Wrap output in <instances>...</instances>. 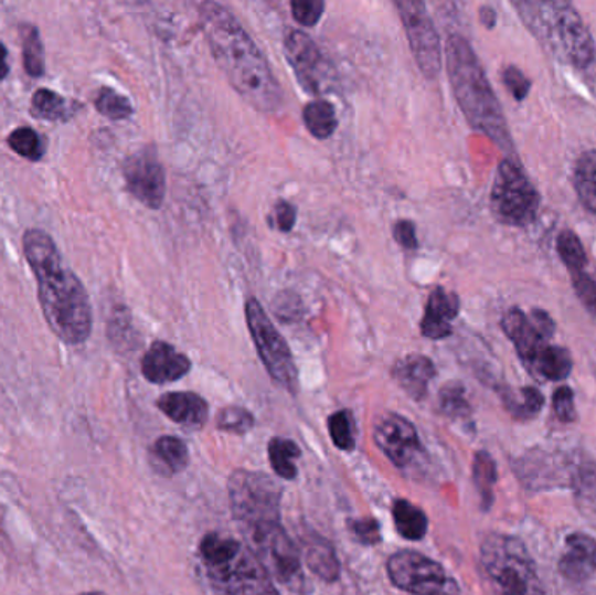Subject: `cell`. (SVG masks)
<instances>
[{"label":"cell","mask_w":596,"mask_h":595,"mask_svg":"<svg viewBox=\"0 0 596 595\" xmlns=\"http://www.w3.org/2000/svg\"><path fill=\"white\" fill-rule=\"evenodd\" d=\"M198 9L207 46L232 88L260 113H278L283 89L257 42L225 6L201 2Z\"/></svg>","instance_id":"1"},{"label":"cell","mask_w":596,"mask_h":595,"mask_svg":"<svg viewBox=\"0 0 596 595\" xmlns=\"http://www.w3.org/2000/svg\"><path fill=\"white\" fill-rule=\"evenodd\" d=\"M23 251L38 279L39 302L50 329L65 344H83L92 336L93 311L81 279L63 264L58 246L46 231H26Z\"/></svg>","instance_id":"2"},{"label":"cell","mask_w":596,"mask_h":595,"mask_svg":"<svg viewBox=\"0 0 596 595\" xmlns=\"http://www.w3.org/2000/svg\"><path fill=\"white\" fill-rule=\"evenodd\" d=\"M447 71L451 92L472 129L489 137L505 158L517 161V149L501 104L490 86L477 53L462 35H448Z\"/></svg>","instance_id":"3"},{"label":"cell","mask_w":596,"mask_h":595,"mask_svg":"<svg viewBox=\"0 0 596 595\" xmlns=\"http://www.w3.org/2000/svg\"><path fill=\"white\" fill-rule=\"evenodd\" d=\"M526 29L558 62L586 71L596 60L595 41L574 6L563 0H517Z\"/></svg>","instance_id":"4"},{"label":"cell","mask_w":596,"mask_h":595,"mask_svg":"<svg viewBox=\"0 0 596 595\" xmlns=\"http://www.w3.org/2000/svg\"><path fill=\"white\" fill-rule=\"evenodd\" d=\"M199 555L215 591L225 595H278L269 571L248 546L234 538L210 533Z\"/></svg>","instance_id":"5"},{"label":"cell","mask_w":596,"mask_h":595,"mask_svg":"<svg viewBox=\"0 0 596 595\" xmlns=\"http://www.w3.org/2000/svg\"><path fill=\"white\" fill-rule=\"evenodd\" d=\"M281 487L260 471L237 470L228 479L232 517L249 549L278 531L281 525Z\"/></svg>","instance_id":"6"},{"label":"cell","mask_w":596,"mask_h":595,"mask_svg":"<svg viewBox=\"0 0 596 595\" xmlns=\"http://www.w3.org/2000/svg\"><path fill=\"white\" fill-rule=\"evenodd\" d=\"M480 557L501 595H544L534 561L522 540L489 534L481 543Z\"/></svg>","instance_id":"7"},{"label":"cell","mask_w":596,"mask_h":595,"mask_svg":"<svg viewBox=\"0 0 596 595\" xmlns=\"http://www.w3.org/2000/svg\"><path fill=\"white\" fill-rule=\"evenodd\" d=\"M539 206L541 196L522 167L514 159H502L490 192V210L497 221L511 227H525L535 221Z\"/></svg>","instance_id":"8"},{"label":"cell","mask_w":596,"mask_h":595,"mask_svg":"<svg viewBox=\"0 0 596 595\" xmlns=\"http://www.w3.org/2000/svg\"><path fill=\"white\" fill-rule=\"evenodd\" d=\"M245 312L246 323H248V330L252 333L255 348H257L258 357H260L270 378L279 386L285 387L286 392L297 395L298 372L290 346L283 339L276 325L270 321L267 312L255 297H249L246 300Z\"/></svg>","instance_id":"9"},{"label":"cell","mask_w":596,"mask_h":595,"mask_svg":"<svg viewBox=\"0 0 596 595\" xmlns=\"http://www.w3.org/2000/svg\"><path fill=\"white\" fill-rule=\"evenodd\" d=\"M387 575L394 587L412 595H459V585L445 567L414 550L391 555Z\"/></svg>","instance_id":"10"},{"label":"cell","mask_w":596,"mask_h":595,"mask_svg":"<svg viewBox=\"0 0 596 595\" xmlns=\"http://www.w3.org/2000/svg\"><path fill=\"white\" fill-rule=\"evenodd\" d=\"M285 53L297 75L298 83L307 93L324 95L337 88L339 77H337L336 68L306 32L295 29L286 30Z\"/></svg>","instance_id":"11"},{"label":"cell","mask_w":596,"mask_h":595,"mask_svg":"<svg viewBox=\"0 0 596 595\" xmlns=\"http://www.w3.org/2000/svg\"><path fill=\"white\" fill-rule=\"evenodd\" d=\"M394 6L402 18L418 68L424 77L435 79L441 71V46H439V35L427 13L426 6L418 0H397Z\"/></svg>","instance_id":"12"},{"label":"cell","mask_w":596,"mask_h":595,"mask_svg":"<svg viewBox=\"0 0 596 595\" xmlns=\"http://www.w3.org/2000/svg\"><path fill=\"white\" fill-rule=\"evenodd\" d=\"M373 438L385 458L400 470L411 468L424 453L417 429L400 414L385 413L379 416L373 428Z\"/></svg>","instance_id":"13"},{"label":"cell","mask_w":596,"mask_h":595,"mask_svg":"<svg viewBox=\"0 0 596 595\" xmlns=\"http://www.w3.org/2000/svg\"><path fill=\"white\" fill-rule=\"evenodd\" d=\"M123 173L131 196L137 198L149 209H161L166 196V176L156 150L143 149L137 155L129 156L123 167Z\"/></svg>","instance_id":"14"},{"label":"cell","mask_w":596,"mask_h":595,"mask_svg":"<svg viewBox=\"0 0 596 595\" xmlns=\"http://www.w3.org/2000/svg\"><path fill=\"white\" fill-rule=\"evenodd\" d=\"M252 550L260 559L265 570L269 571L270 578L279 580L291 588H298L304 582L300 552L285 529L274 531Z\"/></svg>","instance_id":"15"},{"label":"cell","mask_w":596,"mask_h":595,"mask_svg":"<svg viewBox=\"0 0 596 595\" xmlns=\"http://www.w3.org/2000/svg\"><path fill=\"white\" fill-rule=\"evenodd\" d=\"M574 471L576 467H572L568 459L546 450H530L517 461L518 477L532 491L558 487L562 482L572 484Z\"/></svg>","instance_id":"16"},{"label":"cell","mask_w":596,"mask_h":595,"mask_svg":"<svg viewBox=\"0 0 596 595\" xmlns=\"http://www.w3.org/2000/svg\"><path fill=\"white\" fill-rule=\"evenodd\" d=\"M191 359L164 341L152 342L141 359V374L153 384L180 381L191 372Z\"/></svg>","instance_id":"17"},{"label":"cell","mask_w":596,"mask_h":595,"mask_svg":"<svg viewBox=\"0 0 596 595\" xmlns=\"http://www.w3.org/2000/svg\"><path fill=\"white\" fill-rule=\"evenodd\" d=\"M502 330L514 344L518 357L525 363L526 369L532 366L538 354L543 351L544 346L550 344V339L535 329L529 315L520 308H511L505 312L501 321Z\"/></svg>","instance_id":"18"},{"label":"cell","mask_w":596,"mask_h":595,"mask_svg":"<svg viewBox=\"0 0 596 595\" xmlns=\"http://www.w3.org/2000/svg\"><path fill=\"white\" fill-rule=\"evenodd\" d=\"M460 311V299L454 291L444 287L435 288L427 299L426 311L421 321V332L424 338L439 341L447 339L451 333V321L456 320Z\"/></svg>","instance_id":"19"},{"label":"cell","mask_w":596,"mask_h":595,"mask_svg":"<svg viewBox=\"0 0 596 595\" xmlns=\"http://www.w3.org/2000/svg\"><path fill=\"white\" fill-rule=\"evenodd\" d=\"M558 570L568 582L583 583L592 578L596 573V540L584 533L567 536Z\"/></svg>","instance_id":"20"},{"label":"cell","mask_w":596,"mask_h":595,"mask_svg":"<svg viewBox=\"0 0 596 595\" xmlns=\"http://www.w3.org/2000/svg\"><path fill=\"white\" fill-rule=\"evenodd\" d=\"M158 407L168 419L183 428H203L210 417L206 400L192 392H173L159 396Z\"/></svg>","instance_id":"21"},{"label":"cell","mask_w":596,"mask_h":595,"mask_svg":"<svg viewBox=\"0 0 596 595\" xmlns=\"http://www.w3.org/2000/svg\"><path fill=\"white\" fill-rule=\"evenodd\" d=\"M436 366L424 354H408L397 360L393 366V378L405 390L406 395L414 400H423L429 390V383L435 379Z\"/></svg>","instance_id":"22"},{"label":"cell","mask_w":596,"mask_h":595,"mask_svg":"<svg viewBox=\"0 0 596 595\" xmlns=\"http://www.w3.org/2000/svg\"><path fill=\"white\" fill-rule=\"evenodd\" d=\"M307 567L324 582H337L340 576V562L337 559L336 550L331 549L328 541L321 538H307L306 552Z\"/></svg>","instance_id":"23"},{"label":"cell","mask_w":596,"mask_h":595,"mask_svg":"<svg viewBox=\"0 0 596 595\" xmlns=\"http://www.w3.org/2000/svg\"><path fill=\"white\" fill-rule=\"evenodd\" d=\"M572 366H574L572 354L565 348L547 344L538 354V359L534 360L529 371L532 374L541 375L546 381H563L571 375Z\"/></svg>","instance_id":"24"},{"label":"cell","mask_w":596,"mask_h":595,"mask_svg":"<svg viewBox=\"0 0 596 595\" xmlns=\"http://www.w3.org/2000/svg\"><path fill=\"white\" fill-rule=\"evenodd\" d=\"M152 456L158 461L159 470L168 475L185 470L189 467V461H191L185 442L171 437V435H166V437L156 440Z\"/></svg>","instance_id":"25"},{"label":"cell","mask_w":596,"mask_h":595,"mask_svg":"<svg viewBox=\"0 0 596 595\" xmlns=\"http://www.w3.org/2000/svg\"><path fill=\"white\" fill-rule=\"evenodd\" d=\"M394 528L405 540H423L427 534V516L406 500H396L393 504Z\"/></svg>","instance_id":"26"},{"label":"cell","mask_w":596,"mask_h":595,"mask_svg":"<svg viewBox=\"0 0 596 595\" xmlns=\"http://www.w3.org/2000/svg\"><path fill=\"white\" fill-rule=\"evenodd\" d=\"M304 123H306L309 134L319 138V140H327L339 128L336 107L330 102L323 100V98L309 102L304 107Z\"/></svg>","instance_id":"27"},{"label":"cell","mask_w":596,"mask_h":595,"mask_svg":"<svg viewBox=\"0 0 596 595\" xmlns=\"http://www.w3.org/2000/svg\"><path fill=\"white\" fill-rule=\"evenodd\" d=\"M472 482L480 492L481 508L489 510L493 503V487L497 482V467L487 450H478L472 459Z\"/></svg>","instance_id":"28"},{"label":"cell","mask_w":596,"mask_h":595,"mask_svg":"<svg viewBox=\"0 0 596 595\" xmlns=\"http://www.w3.org/2000/svg\"><path fill=\"white\" fill-rule=\"evenodd\" d=\"M300 458V447L290 438H273L269 442V461L274 474L285 480L297 479L295 461Z\"/></svg>","instance_id":"29"},{"label":"cell","mask_w":596,"mask_h":595,"mask_svg":"<svg viewBox=\"0 0 596 595\" xmlns=\"http://www.w3.org/2000/svg\"><path fill=\"white\" fill-rule=\"evenodd\" d=\"M574 189L583 206L596 198V150H586L574 168Z\"/></svg>","instance_id":"30"},{"label":"cell","mask_w":596,"mask_h":595,"mask_svg":"<svg viewBox=\"0 0 596 595\" xmlns=\"http://www.w3.org/2000/svg\"><path fill=\"white\" fill-rule=\"evenodd\" d=\"M30 110L33 117L44 119V121H65L71 113L65 98L51 89H39L33 93Z\"/></svg>","instance_id":"31"},{"label":"cell","mask_w":596,"mask_h":595,"mask_svg":"<svg viewBox=\"0 0 596 595\" xmlns=\"http://www.w3.org/2000/svg\"><path fill=\"white\" fill-rule=\"evenodd\" d=\"M520 395L522 396L518 400L510 390H504L501 396L505 408L520 421L532 419V417L538 416L539 411L544 405L543 393L539 392L538 387H522Z\"/></svg>","instance_id":"32"},{"label":"cell","mask_w":596,"mask_h":595,"mask_svg":"<svg viewBox=\"0 0 596 595\" xmlns=\"http://www.w3.org/2000/svg\"><path fill=\"white\" fill-rule=\"evenodd\" d=\"M23 42V65L30 77H41L44 74V46H42L39 30L32 25L21 26Z\"/></svg>","instance_id":"33"},{"label":"cell","mask_w":596,"mask_h":595,"mask_svg":"<svg viewBox=\"0 0 596 595\" xmlns=\"http://www.w3.org/2000/svg\"><path fill=\"white\" fill-rule=\"evenodd\" d=\"M556 251H558L562 263L567 266L571 273H579V270L586 269L588 257H586V251H584L579 236L574 231L565 230L558 234V237H556Z\"/></svg>","instance_id":"34"},{"label":"cell","mask_w":596,"mask_h":595,"mask_svg":"<svg viewBox=\"0 0 596 595\" xmlns=\"http://www.w3.org/2000/svg\"><path fill=\"white\" fill-rule=\"evenodd\" d=\"M439 408L445 416L451 419L466 421L471 416V405H469L466 390L460 383H448L439 392Z\"/></svg>","instance_id":"35"},{"label":"cell","mask_w":596,"mask_h":595,"mask_svg":"<svg viewBox=\"0 0 596 595\" xmlns=\"http://www.w3.org/2000/svg\"><path fill=\"white\" fill-rule=\"evenodd\" d=\"M95 107L102 116L113 119V121H123L132 114L131 102L125 95H120L116 89L102 88L96 95Z\"/></svg>","instance_id":"36"},{"label":"cell","mask_w":596,"mask_h":595,"mask_svg":"<svg viewBox=\"0 0 596 595\" xmlns=\"http://www.w3.org/2000/svg\"><path fill=\"white\" fill-rule=\"evenodd\" d=\"M328 432H330L331 440L339 447L340 450L351 453L356 447L354 440V419L349 411H339L328 417Z\"/></svg>","instance_id":"37"},{"label":"cell","mask_w":596,"mask_h":595,"mask_svg":"<svg viewBox=\"0 0 596 595\" xmlns=\"http://www.w3.org/2000/svg\"><path fill=\"white\" fill-rule=\"evenodd\" d=\"M9 147L29 161H39L44 155L42 140L38 131L32 128H18L8 138Z\"/></svg>","instance_id":"38"},{"label":"cell","mask_w":596,"mask_h":595,"mask_svg":"<svg viewBox=\"0 0 596 595\" xmlns=\"http://www.w3.org/2000/svg\"><path fill=\"white\" fill-rule=\"evenodd\" d=\"M255 425V417L246 408L237 407V405H228V407L220 411L219 417H216V426L222 432L236 433V435H243V433L249 432Z\"/></svg>","instance_id":"39"},{"label":"cell","mask_w":596,"mask_h":595,"mask_svg":"<svg viewBox=\"0 0 596 595\" xmlns=\"http://www.w3.org/2000/svg\"><path fill=\"white\" fill-rule=\"evenodd\" d=\"M572 287L576 290L581 305L588 309L589 315L596 318V281L592 276L586 275V270L571 273Z\"/></svg>","instance_id":"40"},{"label":"cell","mask_w":596,"mask_h":595,"mask_svg":"<svg viewBox=\"0 0 596 595\" xmlns=\"http://www.w3.org/2000/svg\"><path fill=\"white\" fill-rule=\"evenodd\" d=\"M291 13L298 25L315 26L324 13V2L321 0H294Z\"/></svg>","instance_id":"41"},{"label":"cell","mask_w":596,"mask_h":595,"mask_svg":"<svg viewBox=\"0 0 596 595\" xmlns=\"http://www.w3.org/2000/svg\"><path fill=\"white\" fill-rule=\"evenodd\" d=\"M349 531H351L354 540L360 541L363 545H377L381 538V525L375 519H354L349 521Z\"/></svg>","instance_id":"42"},{"label":"cell","mask_w":596,"mask_h":595,"mask_svg":"<svg viewBox=\"0 0 596 595\" xmlns=\"http://www.w3.org/2000/svg\"><path fill=\"white\" fill-rule=\"evenodd\" d=\"M553 411L562 423H574L577 419L576 402L571 387L560 386L553 393Z\"/></svg>","instance_id":"43"},{"label":"cell","mask_w":596,"mask_h":595,"mask_svg":"<svg viewBox=\"0 0 596 595\" xmlns=\"http://www.w3.org/2000/svg\"><path fill=\"white\" fill-rule=\"evenodd\" d=\"M502 83H504L505 89L511 93L514 100L523 102L530 92V81L526 79L520 68L510 65L502 71Z\"/></svg>","instance_id":"44"},{"label":"cell","mask_w":596,"mask_h":595,"mask_svg":"<svg viewBox=\"0 0 596 595\" xmlns=\"http://www.w3.org/2000/svg\"><path fill=\"white\" fill-rule=\"evenodd\" d=\"M393 236L394 242L406 248V251L418 248L417 230H415V224L412 221L402 219V221L394 222Z\"/></svg>","instance_id":"45"},{"label":"cell","mask_w":596,"mask_h":595,"mask_svg":"<svg viewBox=\"0 0 596 595\" xmlns=\"http://www.w3.org/2000/svg\"><path fill=\"white\" fill-rule=\"evenodd\" d=\"M274 215H276V227L281 233H290L297 222V209L288 201H278L274 206Z\"/></svg>","instance_id":"46"},{"label":"cell","mask_w":596,"mask_h":595,"mask_svg":"<svg viewBox=\"0 0 596 595\" xmlns=\"http://www.w3.org/2000/svg\"><path fill=\"white\" fill-rule=\"evenodd\" d=\"M480 21L481 25L487 26V29H493L497 23L496 11H493L492 8H489V6H483V8L480 9Z\"/></svg>","instance_id":"47"},{"label":"cell","mask_w":596,"mask_h":595,"mask_svg":"<svg viewBox=\"0 0 596 595\" xmlns=\"http://www.w3.org/2000/svg\"><path fill=\"white\" fill-rule=\"evenodd\" d=\"M9 74L8 50L0 42V81H4Z\"/></svg>","instance_id":"48"},{"label":"cell","mask_w":596,"mask_h":595,"mask_svg":"<svg viewBox=\"0 0 596 595\" xmlns=\"http://www.w3.org/2000/svg\"><path fill=\"white\" fill-rule=\"evenodd\" d=\"M584 209L588 210V212L595 213L596 215V198L592 201V203L588 204V206H584Z\"/></svg>","instance_id":"49"},{"label":"cell","mask_w":596,"mask_h":595,"mask_svg":"<svg viewBox=\"0 0 596 595\" xmlns=\"http://www.w3.org/2000/svg\"><path fill=\"white\" fill-rule=\"evenodd\" d=\"M83 595H105V594H102V592H87V594H83Z\"/></svg>","instance_id":"50"}]
</instances>
